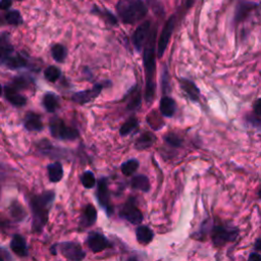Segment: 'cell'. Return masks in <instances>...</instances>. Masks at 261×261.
<instances>
[{
  "label": "cell",
  "mask_w": 261,
  "mask_h": 261,
  "mask_svg": "<svg viewBox=\"0 0 261 261\" xmlns=\"http://www.w3.org/2000/svg\"><path fill=\"white\" fill-rule=\"evenodd\" d=\"M156 28L151 29L150 36L145 44L143 52V62L145 68L146 87H145V100L147 103H151L155 98L156 83H155V72H156V62H155V40H156Z\"/></svg>",
  "instance_id": "obj_1"
},
{
  "label": "cell",
  "mask_w": 261,
  "mask_h": 261,
  "mask_svg": "<svg viewBox=\"0 0 261 261\" xmlns=\"http://www.w3.org/2000/svg\"><path fill=\"white\" fill-rule=\"evenodd\" d=\"M54 200V192L47 191L40 195L35 196L31 200V208L33 212V231L40 232L46 225L51 208Z\"/></svg>",
  "instance_id": "obj_2"
},
{
  "label": "cell",
  "mask_w": 261,
  "mask_h": 261,
  "mask_svg": "<svg viewBox=\"0 0 261 261\" xmlns=\"http://www.w3.org/2000/svg\"><path fill=\"white\" fill-rule=\"evenodd\" d=\"M116 9L121 21L127 24L142 20L148 12V6L143 0H118Z\"/></svg>",
  "instance_id": "obj_3"
},
{
  "label": "cell",
  "mask_w": 261,
  "mask_h": 261,
  "mask_svg": "<svg viewBox=\"0 0 261 261\" xmlns=\"http://www.w3.org/2000/svg\"><path fill=\"white\" fill-rule=\"evenodd\" d=\"M49 129L51 135L59 140H75L79 137V130L76 128L66 125L65 122L58 117H54L50 120Z\"/></svg>",
  "instance_id": "obj_4"
},
{
  "label": "cell",
  "mask_w": 261,
  "mask_h": 261,
  "mask_svg": "<svg viewBox=\"0 0 261 261\" xmlns=\"http://www.w3.org/2000/svg\"><path fill=\"white\" fill-rule=\"evenodd\" d=\"M175 23H176V15L172 14L171 16H169V18L166 20L161 34L159 36L158 42H157V57L161 58L168 46L170 37L173 33V30L175 28Z\"/></svg>",
  "instance_id": "obj_5"
},
{
  "label": "cell",
  "mask_w": 261,
  "mask_h": 261,
  "mask_svg": "<svg viewBox=\"0 0 261 261\" xmlns=\"http://www.w3.org/2000/svg\"><path fill=\"white\" fill-rule=\"evenodd\" d=\"M237 229L224 226V225H218L215 226L212 230V241L216 246H222L227 242H231L237 237Z\"/></svg>",
  "instance_id": "obj_6"
},
{
  "label": "cell",
  "mask_w": 261,
  "mask_h": 261,
  "mask_svg": "<svg viewBox=\"0 0 261 261\" xmlns=\"http://www.w3.org/2000/svg\"><path fill=\"white\" fill-rule=\"evenodd\" d=\"M59 251L70 261H82L86 256L82 247L74 242H63L59 244Z\"/></svg>",
  "instance_id": "obj_7"
},
{
  "label": "cell",
  "mask_w": 261,
  "mask_h": 261,
  "mask_svg": "<svg viewBox=\"0 0 261 261\" xmlns=\"http://www.w3.org/2000/svg\"><path fill=\"white\" fill-rule=\"evenodd\" d=\"M151 33V21L150 20H145L144 22H142L137 30L134 32L133 34V45L135 47V49L140 52L143 47L145 46L149 36Z\"/></svg>",
  "instance_id": "obj_8"
},
{
  "label": "cell",
  "mask_w": 261,
  "mask_h": 261,
  "mask_svg": "<svg viewBox=\"0 0 261 261\" xmlns=\"http://www.w3.org/2000/svg\"><path fill=\"white\" fill-rule=\"evenodd\" d=\"M104 87H106L104 83L96 84L93 88H91L89 90L81 91V92H77V93L73 94L71 99H72L73 102L79 103V104L90 103L91 101H93L94 99H96L99 96V94L101 93V91L103 90Z\"/></svg>",
  "instance_id": "obj_9"
},
{
  "label": "cell",
  "mask_w": 261,
  "mask_h": 261,
  "mask_svg": "<svg viewBox=\"0 0 261 261\" xmlns=\"http://www.w3.org/2000/svg\"><path fill=\"white\" fill-rule=\"evenodd\" d=\"M259 6L258 3L253 2V1H247L243 0L239 2V4L236 7V12L233 16V22L234 24L239 25L243 21L246 20V18L251 14V12Z\"/></svg>",
  "instance_id": "obj_10"
},
{
  "label": "cell",
  "mask_w": 261,
  "mask_h": 261,
  "mask_svg": "<svg viewBox=\"0 0 261 261\" xmlns=\"http://www.w3.org/2000/svg\"><path fill=\"white\" fill-rule=\"evenodd\" d=\"M120 215L133 224H138L143 220V214L135 205L133 199L128 200L121 208Z\"/></svg>",
  "instance_id": "obj_11"
},
{
  "label": "cell",
  "mask_w": 261,
  "mask_h": 261,
  "mask_svg": "<svg viewBox=\"0 0 261 261\" xmlns=\"http://www.w3.org/2000/svg\"><path fill=\"white\" fill-rule=\"evenodd\" d=\"M87 244L89 248L95 253L101 252L109 246L108 240L102 233L96 232V231H92L88 234Z\"/></svg>",
  "instance_id": "obj_12"
},
{
  "label": "cell",
  "mask_w": 261,
  "mask_h": 261,
  "mask_svg": "<svg viewBox=\"0 0 261 261\" xmlns=\"http://www.w3.org/2000/svg\"><path fill=\"white\" fill-rule=\"evenodd\" d=\"M178 83L180 89L186 93V95L189 97L191 101L199 102L201 96L200 89L192 80H189L187 77H179Z\"/></svg>",
  "instance_id": "obj_13"
},
{
  "label": "cell",
  "mask_w": 261,
  "mask_h": 261,
  "mask_svg": "<svg viewBox=\"0 0 261 261\" xmlns=\"http://www.w3.org/2000/svg\"><path fill=\"white\" fill-rule=\"evenodd\" d=\"M13 55V46L7 33L0 34V64L5 65L9 58Z\"/></svg>",
  "instance_id": "obj_14"
},
{
  "label": "cell",
  "mask_w": 261,
  "mask_h": 261,
  "mask_svg": "<svg viewBox=\"0 0 261 261\" xmlns=\"http://www.w3.org/2000/svg\"><path fill=\"white\" fill-rule=\"evenodd\" d=\"M4 95L6 99L15 106H22L27 103V98L19 94V90H17L13 85H8L4 89Z\"/></svg>",
  "instance_id": "obj_15"
},
{
  "label": "cell",
  "mask_w": 261,
  "mask_h": 261,
  "mask_svg": "<svg viewBox=\"0 0 261 261\" xmlns=\"http://www.w3.org/2000/svg\"><path fill=\"white\" fill-rule=\"evenodd\" d=\"M159 110L160 113L164 117H172L176 111V103L175 100L167 95L163 96L160 99L159 103Z\"/></svg>",
  "instance_id": "obj_16"
},
{
  "label": "cell",
  "mask_w": 261,
  "mask_h": 261,
  "mask_svg": "<svg viewBox=\"0 0 261 261\" xmlns=\"http://www.w3.org/2000/svg\"><path fill=\"white\" fill-rule=\"evenodd\" d=\"M23 124H24V127L30 132H39L43 129L41 116L35 112L27 113Z\"/></svg>",
  "instance_id": "obj_17"
},
{
  "label": "cell",
  "mask_w": 261,
  "mask_h": 261,
  "mask_svg": "<svg viewBox=\"0 0 261 261\" xmlns=\"http://www.w3.org/2000/svg\"><path fill=\"white\" fill-rule=\"evenodd\" d=\"M10 248L17 256L24 257L28 255V247L25 240L20 234H14L10 242Z\"/></svg>",
  "instance_id": "obj_18"
},
{
  "label": "cell",
  "mask_w": 261,
  "mask_h": 261,
  "mask_svg": "<svg viewBox=\"0 0 261 261\" xmlns=\"http://www.w3.org/2000/svg\"><path fill=\"white\" fill-rule=\"evenodd\" d=\"M97 219V210L94 206L92 205H88L85 209L84 212L81 216V220H80V225L82 227H88L91 226L92 224L95 223Z\"/></svg>",
  "instance_id": "obj_19"
},
{
  "label": "cell",
  "mask_w": 261,
  "mask_h": 261,
  "mask_svg": "<svg viewBox=\"0 0 261 261\" xmlns=\"http://www.w3.org/2000/svg\"><path fill=\"white\" fill-rule=\"evenodd\" d=\"M98 200L103 207L109 206V191L107 187L106 178H100L98 181V190H97Z\"/></svg>",
  "instance_id": "obj_20"
},
{
  "label": "cell",
  "mask_w": 261,
  "mask_h": 261,
  "mask_svg": "<svg viewBox=\"0 0 261 261\" xmlns=\"http://www.w3.org/2000/svg\"><path fill=\"white\" fill-rule=\"evenodd\" d=\"M155 141H156L155 135H153L151 132H145L136 141L135 148L138 150L148 149L155 143Z\"/></svg>",
  "instance_id": "obj_21"
},
{
  "label": "cell",
  "mask_w": 261,
  "mask_h": 261,
  "mask_svg": "<svg viewBox=\"0 0 261 261\" xmlns=\"http://www.w3.org/2000/svg\"><path fill=\"white\" fill-rule=\"evenodd\" d=\"M48 176L52 182L59 181L63 176V168L60 162H54L48 165Z\"/></svg>",
  "instance_id": "obj_22"
},
{
  "label": "cell",
  "mask_w": 261,
  "mask_h": 261,
  "mask_svg": "<svg viewBox=\"0 0 261 261\" xmlns=\"http://www.w3.org/2000/svg\"><path fill=\"white\" fill-rule=\"evenodd\" d=\"M136 236H137V240L140 244L146 245V244H149L153 240L154 233L148 226L141 225L137 228Z\"/></svg>",
  "instance_id": "obj_23"
},
{
  "label": "cell",
  "mask_w": 261,
  "mask_h": 261,
  "mask_svg": "<svg viewBox=\"0 0 261 261\" xmlns=\"http://www.w3.org/2000/svg\"><path fill=\"white\" fill-rule=\"evenodd\" d=\"M130 186L136 190H140L142 192H148L150 189V181L146 175L139 174L132 178Z\"/></svg>",
  "instance_id": "obj_24"
},
{
  "label": "cell",
  "mask_w": 261,
  "mask_h": 261,
  "mask_svg": "<svg viewBox=\"0 0 261 261\" xmlns=\"http://www.w3.org/2000/svg\"><path fill=\"white\" fill-rule=\"evenodd\" d=\"M43 106L48 112H54L58 107V99L54 93H46L43 96Z\"/></svg>",
  "instance_id": "obj_25"
},
{
  "label": "cell",
  "mask_w": 261,
  "mask_h": 261,
  "mask_svg": "<svg viewBox=\"0 0 261 261\" xmlns=\"http://www.w3.org/2000/svg\"><path fill=\"white\" fill-rule=\"evenodd\" d=\"M5 66L10 69H17L27 66V60L20 54H13L5 63Z\"/></svg>",
  "instance_id": "obj_26"
},
{
  "label": "cell",
  "mask_w": 261,
  "mask_h": 261,
  "mask_svg": "<svg viewBox=\"0 0 261 261\" xmlns=\"http://www.w3.org/2000/svg\"><path fill=\"white\" fill-rule=\"evenodd\" d=\"M51 53H52V57L54 58L55 61L63 62L65 57H66L67 50H66V48L63 45L55 44L51 48Z\"/></svg>",
  "instance_id": "obj_27"
},
{
  "label": "cell",
  "mask_w": 261,
  "mask_h": 261,
  "mask_svg": "<svg viewBox=\"0 0 261 261\" xmlns=\"http://www.w3.org/2000/svg\"><path fill=\"white\" fill-rule=\"evenodd\" d=\"M138 124H139L138 119L135 116H132L122 124V126L119 129V134L121 136H127L138 127Z\"/></svg>",
  "instance_id": "obj_28"
},
{
  "label": "cell",
  "mask_w": 261,
  "mask_h": 261,
  "mask_svg": "<svg viewBox=\"0 0 261 261\" xmlns=\"http://www.w3.org/2000/svg\"><path fill=\"white\" fill-rule=\"evenodd\" d=\"M139 167V161L137 159H129L121 164V171L124 175L128 176L134 174Z\"/></svg>",
  "instance_id": "obj_29"
},
{
  "label": "cell",
  "mask_w": 261,
  "mask_h": 261,
  "mask_svg": "<svg viewBox=\"0 0 261 261\" xmlns=\"http://www.w3.org/2000/svg\"><path fill=\"white\" fill-rule=\"evenodd\" d=\"M93 13L98 14L99 16H101L104 20H106L107 22H109L110 24H116L117 23V18L114 14H112L110 11L106 10V9H101L98 7H94L93 8Z\"/></svg>",
  "instance_id": "obj_30"
},
{
  "label": "cell",
  "mask_w": 261,
  "mask_h": 261,
  "mask_svg": "<svg viewBox=\"0 0 261 261\" xmlns=\"http://www.w3.org/2000/svg\"><path fill=\"white\" fill-rule=\"evenodd\" d=\"M164 141L167 145L173 148H178L182 145V139L175 133H167L164 136Z\"/></svg>",
  "instance_id": "obj_31"
},
{
  "label": "cell",
  "mask_w": 261,
  "mask_h": 261,
  "mask_svg": "<svg viewBox=\"0 0 261 261\" xmlns=\"http://www.w3.org/2000/svg\"><path fill=\"white\" fill-rule=\"evenodd\" d=\"M44 75H45L47 81H49V82H56L60 77L61 71H60V69L58 67H56L54 65H51V66H48L45 69Z\"/></svg>",
  "instance_id": "obj_32"
},
{
  "label": "cell",
  "mask_w": 261,
  "mask_h": 261,
  "mask_svg": "<svg viewBox=\"0 0 261 261\" xmlns=\"http://www.w3.org/2000/svg\"><path fill=\"white\" fill-rule=\"evenodd\" d=\"M5 19H6L7 23L13 24V25H18L22 22V17H21V14L18 10L8 11L5 15Z\"/></svg>",
  "instance_id": "obj_33"
},
{
  "label": "cell",
  "mask_w": 261,
  "mask_h": 261,
  "mask_svg": "<svg viewBox=\"0 0 261 261\" xmlns=\"http://www.w3.org/2000/svg\"><path fill=\"white\" fill-rule=\"evenodd\" d=\"M81 181L85 188H87V189L93 188L95 185V176H94L93 172H91V171L84 172L81 176Z\"/></svg>",
  "instance_id": "obj_34"
},
{
  "label": "cell",
  "mask_w": 261,
  "mask_h": 261,
  "mask_svg": "<svg viewBox=\"0 0 261 261\" xmlns=\"http://www.w3.org/2000/svg\"><path fill=\"white\" fill-rule=\"evenodd\" d=\"M141 99L142 98H141L140 92H137L135 95H133V97L130 99V102L127 105V108L128 109H137L141 104Z\"/></svg>",
  "instance_id": "obj_35"
},
{
  "label": "cell",
  "mask_w": 261,
  "mask_h": 261,
  "mask_svg": "<svg viewBox=\"0 0 261 261\" xmlns=\"http://www.w3.org/2000/svg\"><path fill=\"white\" fill-rule=\"evenodd\" d=\"M246 120L249 124L255 126V127H260L261 126V118L256 116L255 114H247L246 115Z\"/></svg>",
  "instance_id": "obj_36"
},
{
  "label": "cell",
  "mask_w": 261,
  "mask_h": 261,
  "mask_svg": "<svg viewBox=\"0 0 261 261\" xmlns=\"http://www.w3.org/2000/svg\"><path fill=\"white\" fill-rule=\"evenodd\" d=\"M170 90L169 88V79H168V71L166 68H164L162 73V91L164 94H166Z\"/></svg>",
  "instance_id": "obj_37"
},
{
  "label": "cell",
  "mask_w": 261,
  "mask_h": 261,
  "mask_svg": "<svg viewBox=\"0 0 261 261\" xmlns=\"http://www.w3.org/2000/svg\"><path fill=\"white\" fill-rule=\"evenodd\" d=\"M253 113L259 118H261V98H258L253 103Z\"/></svg>",
  "instance_id": "obj_38"
},
{
  "label": "cell",
  "mask_w": 261,
  "mask_h": 261,
  "mask_svg": "<svg viewBox=\"0 0 261 261\" xmlns=\"http://www.w3.org/2000/svg\"><path fill=\"white\" fill-rule=\"evenodd\" d=\"M11 0H0V9H8L11 6Z\"/></svg>",
  "instance_id": "obj_39"
},
{
  "label": "cell",
  "mask_w": 261,
  "mask_h": 261,
  "mask_svg": "<svg viewBox=\"0 0 261 261\" xmlns=\"http://www.w3.org/2000/svg\"><path fill=\"white\" fill-rule=\"evenodd\" d=\"M248 261H261V255L256 252H253L250 254Z\"/></svg>",
  "instance_id": "obj_40"
},
{
  "label": "cell",
  "mask_w": 261,
  "mask_h": 261,
  "mask_svg": "<svg viewBox=\"0 0 261 261\" xmlns=\"http://www.w3.org/2000/svg\"><path fill=\"white\" fill-rule=\"evenodd\" d=\"M255 249L258 251H261V239H258L255 242Z\"/></svg>",
  "instance_id": "obj_41"
},
{
  "label": "cell",
  "mask_w": 261,
  "mask_h": 261,
  "mask_svg": "<svg viewBox=\"0 0 261 261\" xmlns=\"http://www.w3.org/2000/svg\"><path fill=\"white\" fill-rule=\"evenodd\" d=\"M2 94V87H1V85H0V95Z\"/></svg>",
  "instance_id": "obj_42"
},
{
  "label": "cell",
  "mask_w": 261,
  "mask_h": 261,
  "mask_svg": "<svg viewBox=\"0 0 261 261\" xmlns=\"http://www.w3.org/2000/svg\"><path fill=\"white\" fill-rule=\"evenodd\" d=\"M259 197H260V198H261V190H260V191H259Z\"/></svg>",
  "instance_id": "obj_43"
},
{
  "label": "cell",
  "mask_w": 261,
  "mask_h": 261,
  "mask_svg": "<svg viewBox=\"0 0 261 261\" xmlns=\"http://www.w3.org/2000/svg\"><path fill=\"white\" fill-rule=\"evenodd\" d=\"M0 261H5V260H3V258L0 256Z\"/></svg>",
  "instance_id": "obj_44"
},
{
  "label": "cell",
  "mask_w": 261,
  "mask_h": 261,
  "mask_svg": "<svg viewBox=\"0 0 261 261\" xmlns=\"http://www.w3.org/2000/svg\"><path fill=\"white\" fill-rule=\"evenodd\" d=\"M0 23H1V18H0Z\"/></svg>",
  "instance_id": "obj_45"
},
{
  "label": "cell",
  "mask_w": 261,
  "mask_h": 261,
  "mask_svg": "<svg viewBox=\"0 0 261 261\" xmlns=\"http://www.w3.org/2000/svg\"><path fill=\"white\" fill-rule=\"evenodd\" d=\"M260 4H261V2H260Z\"/></svg>",
  "instance_id": "obj_46"
}]
</instances>
